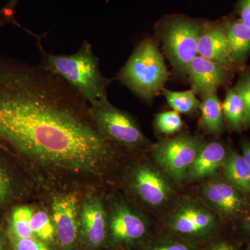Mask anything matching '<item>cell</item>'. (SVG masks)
<instances>
[{
  "label": "cell",
  "mask_w": 250,
  "mask_h": 250,
  "mask_svg": "<svg viewBox=\"0 0 250 250\" xmlns=\"http://www.w3.org/2000/svg\"><path fill=\"white\" fill-rule=\"evenodd\" d=\"M88 104L41 65L0 55V149L28 164L77 175L100 174L110 141Z\"/></svg>",
  "instance_id": "6da1fadb"
},
{
  "label": "cell",
  "mask_w": 250,
  "mask_h": 250,
  "mask_svg": "<svg viewBox=\"0 0 250 250\" xmlns=\"http://www.w3.org/2000/svg\"><path fill=\"white\" fill-rule=\"evenodd\" d=\"M41 54V65L65 81L91 106L107 98L110 80L100 70L99 59L89 42L85 41L73 54L47 53L38 41Z\"/></svg>",
  "instance_id": "7a4b0ae2"
},
{
  "label": "cell",
  "mask_w": 250,
  "mask_h": 250,
  "mask_svg": "<svg viewBox=\"0 0 250 250\" xmlns=\"http://www.w3.org/2000/svg\"><path fill=\"white\" fill-rule=\"evenodd\" d=\"M118 78L144 100H152L164 90L168 72L155 41L147 39L140 42Z\"/></svg>",
  "instance_id": "3957f363"
},
{
  "label": "cell",
  "mask_w": 250,
  "mask_h": 250,
  "mask_svg": "<svg viewBox=\"0 0 250 250\" xmlns=\"http://www.w3.org/2000/svg\"><path fill=\"white\" fill-rule=\"evenodd\" d=\"M205 22L183 16H168L161 22L164 50L174 69L187 75L190 62L198 55L197 45Z\"/></svg>",
  "instance_id": "277c9868"
},
{
  "label": "cell",
  "mask_w": 250,
  "mask_h": 250,
  "mask_svg": "<svg viewBox=\"0 0 250 250\" xmlns=\"http://www.w3.org/2000/svg\"><path fill=\"white\" fill-rule=\"evenodd\" d=\"M90 113L100 132L110 141L126 147H137L146 142V138L136 122L125 112L103 99L90 107Z\"/></svg>",
  "instance_id": "5b68a950"
},
{
  "label": "cell",
  "mask_w": 250,
  "mask_h": 250,
  "mask_svg": "<svg viewBox=\"0 0 250 250\" xmlns=\"http://www.w3.org/2000/svg\"><path fill=\"white\" fill-rule=\"evenodd\" d=\"M204 145L199 138L179 135L159 143L154 148V159L171 178L180 182Z\"/></svg>",
  "instance_id": "8992f818"
},
{
  "label": "cell",
  "mask_w": 250,
  "mask_h": 250,
  "mask_svg": "<svg viewBox=\"0 0 250 250\" xmlns=\"http://www.w3.org/2000/svg\"><path fill=\"white\" fill-rule=\"evenodd\" d=\"M173 231L184 235H203L213 230L217 225L214 213L199 202L188 200L174 208L168 219Z\"/></svg>",
  "instance_id": "52a82bcc"
},
{
  "label": "cell",
  "mask_w": 250,
  "mask_h": 250,
  "mask_svg": "<svg viewBox=\"0 0 250 250\" xmlns=\"http://www.w3.org/2000/svg\"><path fill=\"white\" fill-rule=\"evenodd\" d=\"M187 75L194 93L202 98L216 93L230 77L229 68L197 55L189 65Z\"/></svg>",
  "instance_id": "ba28073f"
},
{
  "label": "cell",
  "mask_w": 250,
  "mask_h": 250,
  "mask_svg": "<svg viewBox=\"0 0 250 250\" xmlns=\"http://www.w3.org/2000/svg\"><path fill=\"white\" fill-rule=\"evenodd\" d=\"M52 213L56 234L62 247L69 248L75 244L77 237L78 198L75 194L54 197Z\"/></svg>",
  "instance_id": "9c48e42d"
},
{
  "label": "cell",
  "mask_w": 250,
  "mask_h": 250,
  "mask_svg": "<svg viewBox=\"0 0 250 250\" xmlns=\"http://www.w3.org/2000/svg\"><path fill=\"white\" fill-rule=\"evenodd\" d=\"M202 192L215 210L228 217L238 216L248 207L246 194L226 179L209 182L203 188Z\"/></svg>",
  "instance_id": "30bf717a"
},
{
  "label": "cell",
  "mask_w": 250,
  "mask_h": 250,
  "mask_svg": "<svg viewBox=\"0 0 250 250\" xmlns=\"http://www.w3.org/2000/svg\"><path fill=\"white\" fill-rule=\"evenodd\" d=\"M133 178L136 193L147 205L160 207L168 200L171 192L170 184L155 169L140 166L134 171Z\"/></svg>",
  "instance_id": "8fae6325"
},
{
  "label": "cell",
  "mask_w": 250,
  "mask_h": 250,
  "mask_svg": "<svg viewBox=\"0 0 250 250\" xmlns=\"http://www.w3.org/2000/svg\"><path fill=\"white\" fill-rule=\"evenodd\" d=\"M197 53L228 68L232 66L223 22H205L199 38Z\"/></svg>",
  "instance_id": "7c38bea8"
},
{
  "label": "cell",
  "mask_w": 250,
  "mask_h": 250,
  "mask_svg": "<svg viewBox=\"0 0 250 250\" xmlns=\"http://www.w3.org/2000/svg\"><path fill=\"white\" fill-rule=\"evenodd\" d=\"M227 156L225 148L221 143L210 142L204 145L188 170L186 178L198 180L213 175L223 167Z\"/></svg>",
  "instance_id": "4fadbf2b"
},
{
  "label": "cell",
  "mask_w": 250,
  "mask_h": 250,
  "mask_svg": "<svg viewBox=\"0 0 250 250\" xmlns=\"http://www.w3.org/2000/svg\"><path fill=\"white\" fill-rule=\"evenodd\" d=\"M81 211V224L85 238L92 246H100L106 234V213L103 203L98 198L90 199L84 202Z\"/></svg>",
  "instance_id": "5bb4252c"
},
{
  "label": "cell",
  "mask_w": 250,
  "mask_h": 250,
  "mask_svg": "<svg viewBox=\"0 0 250 250\" xmlns=\"http://www.w3.org/2000/svg\"><path fill=\"white\" fill-rule=\"evenodd\" d=\"M223 22L233 64H241L250 54V28L233 16Z\"/></svg>",
  "instance_id": "9a60e30c"
},
{
  "label": "cell",
  "mask_w": 250,
  "mask_h": 250,
  "mask_svg": "<svg viewBox=\"0 0 250 250\" xmlns=\"http://www.w3.org/2000/svg\"><path fill=\"white\" fill-rule=\"evenodd\" d=\"M111 230L115 239L130 241L144 236L146 226L139 215L128 207L121 206L116 208L112 216Z\"/></svg>",
  "instance_id": "2e32d148"
},
{
  "label": "cell",
  "mask_w": 250,
  "mask_h": 250,
  "mask_svg": "<svg viewBox=\"0 0 250 250\" xmlns=\"http://www.w3.org/2000/svg\"><path fill=\"white\" fill-rule=\"evenodd\" d=\"M226 180L245 194L250 195V167L242 155L231 152L223 166Z\"/></svg>",
  "instance_id": "e0dca14e"
},
{
  "label": "cell",
  "mask_w": 250,
  "mask_h": 250,
  "mask_svg": "<svg viewBox=\"0 0 250 250\" xmlns=\"http://www.w3.org/2000/svg\"><path fill=\"white\" fill-rule=\"evenodd\" d=\"M202 126L213 134H220L224 128L223 111L216 93L202 98L200 108Z\"/></svg>",
  "instance_id": "ac0fdd59"
},
{
  "label": "cell",
  "mask_w": 250,
  "mask_h": 250,
  "mask_svg": "<svg viewBox=\"0 0 250 250\" xmlns=\"http://www.w3.org/2000/svg\"><path fill=\"white\" fill-rule=\"evenodd\" d=\"M223 111L225 119L233 129L240 130L246 126V107L236 88H231L227 92Z\"/></svg>",
  "instance_id": "d6986e66"
},
{
  "label": "cell",
  "mask_w": 250,
  "mask_h": 250,
  "mask_svg": "<svg viewBox=\"0 0 250 250\" xmlns=\"http://www.w3.org/2000/svg\"><path fill=\"white\" fill-rule=\"evenodd\" d=\"M33 211L27 206H19L11 211L9 219V237L36 238L31 229Z\"/></svg>",
  "instance_id": "ffe728a7"
},
{
  "label": "cell",
  "mask_w": 250,
  "mask_h": 250,
  "mask_svg": "<svg viewBox=\"0 0 250 250\" xmlns=\"http://www.w3.org/2000/svg\"><path fill=\"white\" fill-rule=\"evenodd\" d=\"M163 95L170 107L177 113L188 114L200 108V102L192 90L182 92L163 90Z\"/></svg>",
  "instance_id": "44dd1931"
},
{
  "label": "cell",
  "mask_w": 250,
  "mask_h": 250,
  "mask_svg": "<svg viewBox=\"0 0 250 250\" xmlns=\"http://www.w3.org/2000/svg\"><path fill=\"white\" fill-rule=\"evenodd\" d=\"M30 227L36 238L38 237L45 241H51L54 239L56 231L53 222L43 210H38L33 213Z\"/></svg>",
  "instance_id": "7402d4cb"
},
{
  "label": "cell",
  "mask_w": 250,
  "mask_h": 250,
  "mask_svg": "<svg viewBox=\"0 0 250 250\" xmlns=\"http://www.w3.org/2000/svg\"><path fill=\"white\" fill-rule=\"evenodd\" d=\"M16 192L15 179L9 167L0 158V209L14 200Z\"/></svg>",
  "instance_id": "603a6c76"
},
{
  "label": "cell",
  "mask_w": 250,
  "mask_h": 250,
  "mask_svg": "<svg viewBox=\"0 0 250 250\" xmlns=\"http://www.w3.org/2000/svg\"><path fill=\"white\" fill-rule=\"evenodd\" d=\"M155 125L161 133L170 135L180 131L183 126V121L179 113L171 111L158 114L156 116Z\"/></svg>",
  "instance_id": "cb8c5ba5"
},
{
  "label": "cell",
  "mask_w": 250,
  "mask_h": 250,
  "mask_svg": "<svg viewBox=\"0 0 250 250\" xmlns=\"http://www.w3.org/2000/svg\"><path fill=\"white\" fill-rule=\"evenodd\" d=\"M246 107V126H250V68L243 72L236 85Z\"/></svg>",
  "instance_id": "d4e9b609"
},
{
  "label": "cell",
  "mask_w": 250,
  "mask_h": 250,
  "mask_svg": "<svg viewBox=\"0 0 250 250\" xmlns=\"http://www.w3.org/2000/svg\"><path fill=\"white\" fill-rule=\"evenodd\" d=\"M19 1L20 0H10L7 4L3 6L1 9H0V27H2L5 24H14V25L18 26V27L22 28L24 31H27L29 34L35 36L36 39H37V38H39V35L34 34V33L28 30L25 28L22 27L16 21V18H15V9H16Z\"/></svg>",
  "instance_id": "484cf974"
},
{
  "label": "cell",
  "mask_w": 250,
  "mask_h": 250,
  "mask_svg": "<svg viewBox=\"0 0 250 250\" xmlns=\"http://www.w3.org/2000/svg\"><path fill=\"white\" fill-rule=\"evenodd\" d=\"M14 250H50L41 241L36 238H18L9 237Z\"/></svg>",
  "instance_id": "4316f807"
},
{
  "label": "cell",
  "mask_w": 250,
  "mask_h": 250,
  "mask_svg": "<svg viewBox=\"0 0 250 250\" xmlns=\"http://www.w3.org/2000/svg\"><path fill=\"white\" fill-rule=\"evenodd\" d=\"M236 13L238 18L250 28V0H238Z\"/></svg>",
  "instance_id": "83f0119b"
},
{
  "label": "cell",
  "mask_w": 250,
  "mask_h": 250,
  "mask_svg": "<svg viewBox=\"0 0 250 250\" xmlns=\"http://www.w3.org/2000/svg\"><path fill=\"white\" fill-rule=\"evenodd\" d=\"M149 250H192L191 247L182 243H167L156 245Z\"/></svg>",
  "instance_id": "f1b7e54d"
},
{
  "label": "cell",
  "mask_w": 250,
  "mask_h": 250,
  "mask_svg": "<svg viewBox=\"0 0 250 250\" xmlns=\"http://www.w3.org/2000/svg\"><path fill=\"white\" fill-rule=\"evenodd\" d=\"M210 250H238V248L230 242L221 241L214 245Z\"/></svg>",
  "instance_id": "f546056e"
},
{
  "label": "cell",
  "mask_w": 250,
  "mask_h": 250,
  "mask_svg": "<svg viewBox=\"0 0 250 250\" xmlns=\"http://www.w3.org/2000/svg\"><path fill=\"white\" fill-rule=\"evenodd\" d=\"M250 167V142L245 143L243 145V155Z\"/></svg>",
  "instance_id": "4dcf8cb0"
},
{
  "label": "cell",
  "mask_w": 250,
  "mask_h": 250,
  "mask_svg": "<svg viewBox=\"0 0 250 250\" xmlns=\"http://www.w3.org/2000/svg\"><path fill=\"white\" fill-rule=\"evenodd\" d=\"M243 228H244L245 231L250 236V216L248 217L244 222Z\"/></svg>",
  "instance_id": "1f68e13d"
},
{
  "label": "cell",
  "mask_w": 250,
  "mask_h": 250,
  "mask_svg": "<svg viewBox=\"0 0 250 250\" xmlns=\"http://www.w3.org/2000/svg\"><path fill=\"white\" fill-rule=\"evenodd\" d=\"M4 238L0 233V250H4Z\"/></svg>",
  "instance_id": "d6a6232c"
},
{
  "label": "cell",
  "mask_w": 250,
  "mask_h": 250,
  "mask_svg": "<svg viewBox=\"0 0 250 250\" xmlns=\"http://www.w3.org/2000/svg\"><path fill=\"white\" fill-rule=\"evenodd\" d=\"M250 250V249H249V250Z\"/></svg>",
  "instance_id": "836d02e7"
}]
</instances>
